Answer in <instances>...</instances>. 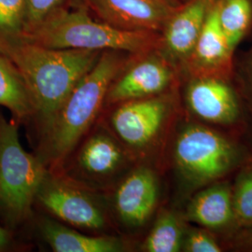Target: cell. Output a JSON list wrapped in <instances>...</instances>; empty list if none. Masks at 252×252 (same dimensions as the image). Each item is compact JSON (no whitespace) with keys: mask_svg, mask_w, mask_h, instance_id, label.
<instances>
[{"mask_svg":"<svg viewBox=\"0 0 252 252\" xmlns=\"http://www.w3.org/2000/svg\"><path fill=\"white\" fill-rule=\"evenodd\" d=\"M102 52L52 49L22 40L3 51L20 73L44 135L79 81L90 71Z\"/></svg>","mask_w":252,"mask_h":252,"instance_id":"6da1fadb","label":"cell"},{"mask_svg":"<svg viewBox=\"0 0 252 252\" xmlns=\"http://www.w3.org/2000/svg\"><path fill=\"white\" fill-rule=\"evenodd\" d=\"M25 39L52 49L118 51L134 55L161 47L160 33L120 29L92 17L84 6L56 9Z\"/></svg>","mask_w":252,"mask_h":252,"instance_id":"7a4b0ae2","label":"cell"},{"mask_svg":"<svg viewBox=\"0 0 252 252\" xmlns=\"http://www.w3.org/2000/svg\"><path fill=\"white\" fill-rule=\"evenodd\" d=\"M126 53L104 51L95 65L73 89L47 131L45 152L50 162H59L71 153L97 116L109 87L131 58Z\"/></svg>","mask_w":252,"mask_h":252,"instance_id":"3957f363","label":"cell"},{"mask_svg":"<svg viewBox=\"0 0 252 252\" xmlns=\"http://www.w3.org/2000/svg\"><path fill=\"white\" fill-rule=\"evenodd\" d=\"M46 176L20 143L17 124L0 116V208L12 223L27 216Z\"/></svg>","mask_w":252,"mask_h":252,"instance_id":"277c9868","label":"cell"},{"mask_svg":"<svg viewBox=\"0 0 252 252\" xmlns=\"http://www.w3.org/2000/svg\"><path fill=\"white\" fill-rule=\"evenodd\" d=\"M175 161L183 177L194 185L224 178L245 162L243 149L205 126H187L177 138Z\"/></svg>","mask_w":252,"mask_h":252,"instance_id":"5b68a950","label":"cell"},{"mask_svg":"<svg viewBox=\"0 0 252 252\" xmlns=\"http://www.w3.org/2000/svg\"><path fill=\"white\" fill-rule=\"evenodd\" d=\"M95 17L110 26L129 31L162 33L180 0H81Z\"/></svg>","mask_w":252,"mask_h":252,"instance_id":"8992f818","label":"cell"},{"mask_svg":"<svg viewBox=\"0 0 252 252\" xmlns=\"http://www.w3.org/2000/svg\"><path fill=\"white\" fill-rule=\"evenodd\" d=\"M130 62V61H129ZM175 80V66L154 50L137 54L112 82L107 94L109 103L153 97L168 89Z\"/></svg>","mask_w":252,"mask_h":252,"instance_id":"52a82bcc","label":"cell"},{"mask_svg":"<svg viewBox=\"0 0 252 252\" xmlns=\"http://www.w3.org/2000/svg\"><path fill=\"white\" fill-rule=\"evenodd\" d=\"M234 78L191 76L186 90L189 109L197 117L220 126H232L242 122V95Z\"/></svg>","mask_w":252,"mask_h":252,"instance_id":"ba28073f","label":"cell"},{"mask_svg":"<svg viewBox=\"0 0 252 252\" xmlns=\"http://www.w3.org/2000/svg\"><path fill=\"white\" fill-rule=\"evenodd\" d=\"M218 0H188L172 16L161 33L160 52L176 67L185 66L207 16Z\"/></svg>","mask_w":252,"mask_h":252,"instance_id":"9c48e42d","label":"cell"},{"mask_svg":"<svg viewBox=\"0 0 252 252\" xmlns=\"http://www.w3.org/2000/svg\"><path fill=\"white\" fill-rule=\"evenodd\" d=\"M167 109L168 104L162 97L126 101L114 111L111 124L126 144L142 148L158 135Z\"/></svg>","mask_w":252,"mask_h":252,"instance_id":"30bf717a","label":"cell"},{"mask_svg":"<svg viewBox=\"0 0 252 252\" xmlns=\"http://www.w3.org/2000/svg\"><path fill=\"white\" fill-rule=\"evenodd\" d=\"M219 0L207 16L194 49L184 67L191 76L234 78V52L219 22Z\"/></svg>","mask_w":252,"mask_h":252,"instance_id":"8fae6325","label":"cell"},{"mask_svg":"<svg viewBox=\"0 0 252 252\" xmlns=\"http://www.w3.org/2000/svg\"><path fill=\"white\" fill-rule=\"evenodd\" d=\"M36 198L54 215L71 225L90 230H99L105 225L104 215L95 203L63 182L46 176Z\"/></svg>","mask_w":252,"mask_h":252,"instance_id":"7c38bea8","label":"cell"},{"mask_svg":"<svg viewBox=\"0 0 252 252\" xmlns=\"http://www.w3.org/2000/svg\"><path fill=\"white\" fill-rule=\"evenodd\" d=\"M159 194L158 181L152 170L139 168L118 188L115 207L122 220L132 227L144 224L153 214Z\"/></svg>","mask_w":252,"mask_h":252,"instance_id":"4fadbf2b","label":"cell"},{"mask_svg":"<svg viewBox=\"0 0 252 252\" xmlns=\"http://www.w3.org/2000/svg\"><path fill=\"white\" fill-rule=\"evenodd\" d=\"M187 218L212 230L234 228L232 185L219 183L200 191L188 206Z\"/></svg>","mask_w":252,"mask_h":252,"instance_id":"5bb4252c","label":"cell"},{"mask_svg":"<svg viewBox=\"0 0 252 252\" xmlns=\"http://www.w3.org/2000/svg\"><path fill=\"white\" fill-rule=\"evenodd\" d=\"M41 233L46 242L56 252H118L123 251L122 242L110 236H89L72 229L45 220Z\"/></svg>","mask_w":252,"mask_h":252,"instance_id":"9a60e30c","label":"cell"},{"mask_svg":"<svg viewBox=\"0 0 252 252\" xmlns=\"http://www.w3.org/2000/svg\"><path fill=\"white\" fill-rule=\"evenodd\" d=\"M0 106L9 109L19 119L35 114V109L18 70L0 54Z\"/></svg>","mask_w":252,"mask_h":252,"instance_id":"2e32d148","label":"cell"},{"mask_svg":"<svg viewBox=\"0 0 252 252\" xmlns=\"http://www.w3.org/2000/svg\"><path fill=\"white\" fill-rule=\"evenodd\" d=\"M79 161L88 173L105 176L115 171L123 162V153L117 143L108 135H93L83 146Z\"/></svg>","mask_w":252,"mask_h":252,"instance_id":"e0dca14e","label":"cell"},{"mask_svg":"<svg viewBox=\"0 0 252 252\" xmlns=\"http://www.w3.org/2000/svg\"><path fill=\"white\" fill-rule=\"evenodd\" d=\"M180 220L169 211H162L145 240L143 250L148 252H178L183 244Z\"/></svg>","mask_w":252,"mask_h":252,"instance_id":"ac0fdd59","label":"cell"},{"mask_svg":"<svg viewBox=\"0 0 252 252\" xmlns=\"http://www.w3.org/2000/svg\"><path fill=\"white\" fill-rule=\"evenodd\" d=\"M25 0H0V54L26 37Z\"/></svg>","mask_w":252,"mask_h":252,"instance_id":"d6986e66","label":"cell"},{"mask_svg":"<svg viewBox=\"0 0 252 252\" xmlns=\"http://www.w3.org/2000/svg\"><path fill=\"white\" fill-rule=\"evenodd\" d=\"M234 228L252 227V162L244 163L232 186Z\"/></svg>","mask_w":252,"mask_h":252,"instance_id":"ffe728a7","label":"cell"},{"mask_svg":"<svg viewBox=\"0 0 252 252\" xmlns=\"http://www.w3.org/2000/svg\"><path fill=\"white\" fill-rule=\"evenodd\" d=\"M63 1L64 0H25L26 36L56 9L61 8Z\"/></svg>","mask_w":252,"mask_h":252,"instance_id":"44dd1931","label":"cell"},{"mask_svg":"<svg viewBox=\"0 0 252 252\" xmlns=\"http://www.w3.org/2000/svg\"><path fill=\"white\" fill-rule=\"evenodd\" d=\"M234 78L252 117V45L243 58L234 63Z\"/></svg>","mask_w":252,"mask_h":252,"instance_id":"7402d4cb","label":"cell"},{"mask_svg":"<svg viewBox=\"0 0 252 252\" xmlns=\"http://www.w3.org/2000/svg\"><path fill=\"white\" fill-rule=\"evenodd\" d=\"M184 251L188 252H220V246L216 239L204 230L193 229L183 241Z\"/></svg>","mask_w":252,"mask_h":252,"instance_id":"603a6c76","label":"cell"},{"mask_svg":"<svg viewBox=\"0 0 252 252\" xmlns=\"http://www.w3.org/2000/svg\"><path fill=\"white\" fill-rule=\"evenodd\" d=\"M243 231L244 234L242 235L241 241L243 243L244 247L248 249H252V227L241 230Z\"/></svg>","mask_w":252,"mask_h":252,"instance_id":"cb8c5ba5","label":"cell"},{"mask_svg":"<svg viewBox=\"0 0 252 252\" xmlns=\"http://www.w3.org/2000/svg\"><path fill=\"white\" fill-rule=\"evenodd\" d=\"M9 242V235L6 230L0 228V249L5 247Z\"/></svg>","mask_w":252,"mask_h":252,"instance_id":"d4e9b609","label":"cell"},{"mask_svg":"<svg viewBox=\"0 0 252 252\" xmlns=\"http://www.w3.org/2000/svg\"><path fill=\"white\" fill-rule=\"evenodd\" d=\"M180 2H182V3H184V2H186V1H188V0H180Z\"/></svg>","mask_w":252,"mask_h":252,"instance_id":"484cf974","label":"cell"}]
</instances>
